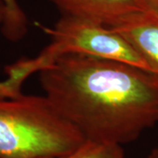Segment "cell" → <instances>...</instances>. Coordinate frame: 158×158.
<instances>
[{
    "mask_svg": "<svg viewBox=\"0 0 158 158\" xmlns=\"http://www.w3.org/2000/svg\"><path fill=\"white\" fill-rule=\"evenodd\" d=\"M6 16V6L4 5V3L0 0V27H2V25L5 22Z\"/></svg>",
    "mask_w": 158,
    "mask_h": 158,
    "instance_id": "9c48e42d",
    "label": "cell"
},
{
    "mask_svg": "<svg viewBox=\"0 0 158 158\" xmlns=\"http://www.w3.org/2000/svg\"><path fill=\"white\" fill-rule=\"evenodd\" d=\"M148 158H158V148H155L148 154Z\"/></svg>",
    "mask_w": 158,
    "mask_h": 158,
    "instance_id": "30bf717a",
    "label": "cell"
},
{
    "mask_svg": "<svg viewBox=\"0 0 158 158\" xmlns=\"http://www.w3.org/2000/svg\"><path fill=\"white\" fill-rule=\"evenodd\" d=\"M59 158H125L122 146L86 141L78 148Z\"/></svg>",
    "mask_w": 158,
    "mask_h": 158,
    "instance_id": "52a82bcc",
    "label": "cell"
},
{
    "mask_svg": "<svg viewBox=\"0 0 158 158\" xmlns=\"http://www.w3.org/2000/svg\"><path fill=\"white\" fill-rule=\"evenodd\" d=\"M22 93V86L18 84L14 79L7 76L3 81H0V98H16Z\"/></svg>",
    "mask_w": 158,
    "mask_h": 158,
    "instance_id": "ba28073f",
    "label": "cell"
},
{
    "mask_svg": "<svg viewBox=\"0 0 158 158\" xmlns=\"http://www.w3.org/2000/svg\"><path fill=\"white\" fill-rule=\"evenodd\" d=\"M61 16L81 18L113 27L130 14L141 11L148 0H50Z\"/></svg>",
    "mask_w": 158,
    "mask_h": 158,
    "instance_id": "277c9868",
    "label": "cell"
},
{
    "mask_svg": "<svg viewBox=\"0 0 158 158\" xmlns=\"http://www.w3.org/2000/svg\"><path fill=\"white\" fill-rule=\"evenodd\" d=\"M6 6V16L1 33L7 40L12 42L22 40L27 33V18L18 0H1Z\"/></svg>",
    "mask_w": 158,
    "mask_h": 158,
    "instance_id": "8992f818",
    "label": "cell"
},
{
    "mask_svg": "<svg viewBox=\"0 0 158 158\" xmlns=\"http://www.w3.org/2000/svg\"><path fill=\"white\" fill-rule=\"evenodd\" d=\"M45 96L86 141L124 144L158 123V76L105 58L69 54L39 72Z\"/></svg>",
    "mask_w": 158,
    "mask_h": 158,
    "instance_id": "6da1fadb",
    "label": "cell"
},
{
    "mask_svg": "<svg viewBox=\"0 0 158 158\" xmlns=\"http://www.w3.org/2000/svg\"><path fill=\"white\" fill-rule=\"evenodd\" d=\"M85 141L45 95L0 98V158H59Z\"/></svg>",
    "mask_w": 158,
    "mask_h": 158,
    "instance_id": "7a4b0ae2",
    "label": "cell"
},
{
    "mask_svg": "<svg viewBox=\"0 0 158 158\" xmlns=\"http://www.w3.org/2000/svg\"><path fill=\"white\" fill-rule=\"evenodd\" d=\"M149 6H152L153 8L156 9L158 11V0H148Z\"/></svg>",
    "mask_w": 158,
    "mask_h": 158,
    "instance_id": "8fae6325",
    "label": "cell"
},
{
    "mask_svg": "<svg viewBox=\"0 0 158 158\" xmlns=\"http://www.w3.org/2000/svg\"><path fill=\"white\" fill-rule=\"evenodd\" d=\"M51 38L39 55L25 59L31 72L39 73L57 58L69 54H82L124 62L153 73L146 60L124 37L100 23L81 18L61 16L52 27L40 25Z\"/></svg>",
    "mask_w": 158,
    "mask_h": 158,
    "instance_id": "3957f363",
    "label": "cell"
},
{
    "mask_svg": "<svg viewBox=\"0 0 158 158\" xmlns=\"http://www.w3.org/2000/svg\"><path fill=\"white\" fill-rule=\"evenodd\" d=\"M110 28L129 41L158 76V11L152 6L130 14Z\"/></svg>",
    "mask_w": 158,
    "mask_h": 158,
    "instance_id": "5b68a950",
    "label": "cell"
}]
</instances>
